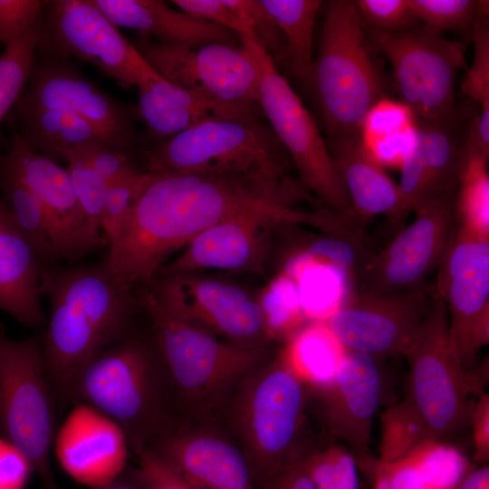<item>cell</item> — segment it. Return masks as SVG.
<instances>
[{
    "mask_svg": "<svg viewBox=\"0 0 489 489\" xmlns=\"http://www.w3.org/2000/svg\"><path fill=\"white\" fill-rule=\"evenodd\" d=\"M153 173L123 232L102 260L111 274L131 288L153 280L172 253L217 222L263 203L295 206L300 199L292 179Z\"/></svg>",
    "mask_w": 489,
    "mask_h": 489,
    "instance_id": "obj_1",
    "label": "cell"
},
{
    "mask_svg": "<svg viewBox=\"0 0 489 489\" xmlns=\"http://www.w3.org/2000/svg\"><path fill=\"white\" fill-rule=\"evenodd\" d=\"M103 261L42 265L40 290L50 302L43 339L44 371L59 411L71 404L74 380L97 353L133 331L138 298Z\"/></svg>",
    "mask_w": 489,
    "mask_h": 489,
    "instance_id": "obj_2",
    "label": "cell"
},
{
    "mask_svg": "<svg viewBox=\"0 0 489 489\" xmlns=\"http://www.w3.org/2000/svg\"><path fill=\"white\" fill-rule=\"evenodd\" d=\"M85 404L115 424L135 454L179 420L152 335L134 331L92 357L77 375L71 404Z\"/></svg>",
    "mask_w": 489,
    "mask_h": 489,
    "instance_id": "obj_3",
    "label": "cell"
},
{
    "mask_svg": "<svg viewBox=\"0 0 489 489\" xmlns=\"http://www.w3.org/2000/svg\"><path fill=\"white\" fill-rule=\"evenodd\" d=\"M165 367L179 418L207 414L226 402L239 384L264 363L263 346L246 347L163 310L144 286L138 292Z\"/></svg>",
    "mask_w": 489,
    "mask_h": 489,
    "instance_id": "obj_4",
    "label": "cell"
},
{
    "mask_svg": "<svg viewBox=\"0 0 489 489\" xmlns=\"http://www.w3.org/2000/svg\"><path fill=\"white\" fill-rule=\"evenodd\" d=\"M147 171L281 181L292 162L262 110L206 118L144 150Z\"/></svg>",
    "mask_w": 489,
    "mask_h": 489,
    "instance_id": "obj_5",
    "label": "cell"
},
{
    "mask_svg": "<svg viewBox=\"0 0 489 489\" xmlns=\"http://www.w3.org/2000/svg\"><path fill=\"white\" fill-rule=\"evenodd\" d=\"M323 5L319 53L302 82L331 137L360 131L367 114L384 98V85L354 1Z\"/></svg>",
    "mask_w": 489,
    "mask_h": 489,
    "instance_id": "obj_6",
    "label": "cell"
},
{
    "mask_svg": "<svg viewBox=\"0 0 489 489\" xmlns=\"http://www.w3.org/2000/svg\"><path fill=\"white\" fill-rule=\"evenodd\" d=\"M304 388L280 352L251 372L227 400L231 427L261 489L302 456L296 446L304 416Z\"/></svg>",
    "mask_w": 489,
    "mask_h": 489,
    "instance_id": "obj_7",
    "label": "cell"
},
{
    "mask_svg": "<svg viewBox=\"0 0 489 489\" xmlns=\"http://www.w3.org/2000/svg\"><path fill=\"white\" fill-rule=\"evenodd\" d=\"M433 288V287H432ZM408 362L405 398L434 437L446 440L469 426L488 378V360L466 370L453 348L445 302L433 291L429 309L404 355Z\"/></svg>",
    "mask_w": 489,
    "mask_h": 489,
    "instance_id": "obj_8",
    "label": "cell"
},
{
    "mask_svg": "<svg viewBox=\"0 0 489 489\" xmlns=\"http://www.w3.org/2000/svg\"><path fill=\"white\" fill-rule=\"evenodd\" d=\"M58 413L44 371L42 336L13 340L0 332V431L44 489H60L50 460Z\"/></svg>",
    "mask_w": 489,
    "mask_h": 489,
    "instance_id": "obj_9",
    "label": "cell"
},
{
    "mask_svg": "<svg viewBox=\"0 0 489 489\" xmlns=\"http://www.w3.org/2000/svg\"><path fill=\"white\" fill-rule=\"evenodd\" d=\"M282 224L308 225L338 239H345L350 234L346 220L328 208L306 211L282 202H266L203 231L176 259L164 264L157 276L208 269L259 273L272 234Z\"/></svg>",
    "mask_w": 489,
    "mask_h": 489,
    "instance_id": "obj_10",
    "label": "cell"
},
{
    "mask_svg": "<svg viewBox=\"0 0 489 489\" xmlns=\"http://www.w3.org/2000/svg\"><path fill=\"white\" fill-rule=\"evenodd\" d=\"M240 38L257 62L260 108L290 156L301 182L326 208L358 223L325 139L309 110L254 35L246 32Z\"/></svg>",
    "mask_w": 489,
    "mask_h": 489,
    "instance_id": "obj_11",
    "label": "cell"
},
{
    "mask_svg": "<svg viewBox=\"0 0 489 489\" xmlns=\"http://www.w3.org/2000/svg\"><path fill=\"white\" fill-rule=\"evenodd\" d=\"M364 28L372 45L389 62L401 103L415 120H459L455 85L458 70L465 67L462 43L421 23L398 32Z\"/></svg>",
    "mask_w": 489,
    "mask_h": 489,
    "instance_id": "obj_12",
    "label": "cell"
},
{
    "mask_svg": "<svg viewBox=\"0 0 489 489\" xmlns=\"http://www.w3.org/2000/svg\"><path fill=\"white\" fill-rule=\"evenodd\" d=\"M131 43L168 82L225 105L261 110L259 69L246 44L167 45L140 34Z\"/></svg>",
    "mask_w": 489,
    "mask_h": 489,
    "instance_id": "obj_13",
    "label": "cell"
},
{
    "mask_svg": "<svg viewBox=\"0 0 489 489\" xmlns=\"http://www.w3.org/2000/svg\"><path fill=\"white\" fill-rule=\"evenodd\" d=\"M43 4L37 44L43 54L88 62L124 89L137 86L141 77L154 72L94 0Z\"/></svg>",
    "mask_w": 489,
    "mask_h": 489,
    "instance_id": "obj_14",
    "label": "cell"
},
{
    "mask_svg": "<svg viewBox=\"0 0 489 489\" xmlns=\"http://www.w3.org/2000/svg\"><path fill=\"white\" fill-rule=\"evenodd\" d=\"M455 197L446 194L420 206L412 223L379 253L367 256L357 273L360 292H403L427 284L455 237Z\"/></svg>",
    "mask_w": 489,
    "mask_h": 489,
    "instance_id": "obj_15",
    "label": "cell"
},
{
    "mask_svg": "<svg viewBox=\"0 0 489 489\" xmlns=\"http://www.w3.org/2000/svg\"><path fill=\"white\" fill-rule=\"evenodd\" d=\"M145 285L167 312L227 341L260 347L267 340L258 300L236 284L180 273L158 275Z\"/></svg>",
    "mask_w": 489,
    "mask_h": 489,
    "instance_id": "obj_16",
    "label": "cell"
},
{
    "mask_svg": "<svg viewBox=\"0 0 489 489\" xmlns=\"http://www.w3.org/2000/svg\"><path fill=\"white\" fill-rule=\"evenodd\" d=\"M433 291L445 302L456 356L471 371L478 352L489 342V241L456 231L437 267Z\"/></svg>",
    "mask_w": 489,
    "mask_h": 489,
    "instance_id": "obj_17",
    "label": "cell"
},
{
    "mask_svg": "<svg viewBox=\"0 0 489 489\" xmlns=\"http://www.w3.org/2000/svg\"><path fill=\"white\" fill-rule=\"evenodd\" d=\"M433 295L427 284L417 289L361 293L347 299L326 321L350 351L374 358L405 355Z\"/></svg>",
    "mask_w": 489,
    "mask_h": 489,
    "instance_id": "obj_18",
    "label": "cell"
},
{
    "mask_svg": "<svg viewBox=\"0 0 489 489\" xmlns=\"http://www.w3.org/2000/svg\"><path fill=\"white\" fill-rule=\"evenodd\" d=\"M19 101L75 114L98 128L116 149L129 151L135 142L134 111L89 81L67 59L50 55L40 59L35 54Z\"/></svg>",
    "mask_w": 489,
    "mask_h": 489,
    "instance_id": "obj_19",
    "label": "cell"
},
{
    "mask_svg": "<svg viewBox=\"0 0 489 489\" xmlns=\"http://www.w3.org/2000/svg\"><path fill=\"white\" fill-rule=\"evenodd\" d=\"M0 169L20 180L45 209L56 239L57 261L77 260L108 244L91 228L66 168L34 150L19 135L2 158Z\"/></svg>",
    "mask_w": 489,
    "mask_h": 489,
    "instance_id": "obj_20",
    "label": "cell"
},
{
    "mask_svg": "<svg viewBox=\"0 0 489 489\" xmlns=\"http://www.w3.org/2000/svg\"><path fill=\"white\" fill-rule=\"evenodd\" d=\"M146 449L199 489H254L241 447L214 427L180 419Z\"/></svg>",
    "mask_w": 489,
    "mask_h": 489,
    "instance_id": "obj_21",
    "label": "cell"
},
{
    "mask_svg": "<svg viewBox=\"0 0 489 489\" xmlns=\"http://www.w3.org/2000/svg\"><path fill=\"white\" fill-rule=\"evenodd\" d=\"M317 391L326 428L347 444L358 466L366 470L375 460L371 429L383 391L377 359L348 350L333 381Z\"/></svg>",
    "mask_w": 489,
    "mask_h": 489,
    "instance_id": "obj_22",
    "label": "cell"
},
{
    "mask_svg": "<svg viewBox=\"0 0 489 489\" xmlns=\"http://www.w3.org/2000/svg\"><path fill=\"white\" fill-rule=\"evenodd\" d=\"M53 447L64 471L94 489L110 484L123 473L129 448L117 424L82 403L73 405L58 428Z\"/></svg>",
    "mask_w": 489,
    "mask_h": 489,
    "instance_id": "obj_23",
    "label": "cell"
},
{
    "mask_svg": "<svg viewBox=\"0 0 489 489\" xmlns=\"http://www.w3.org/2000/svg\"><path fill=\"white\" fill-rule=\"evenodd\" d=\"M457 121L416 120L414 142L401 163L398 184L407 215L431 199L456 192L464 156Z\"/></svg>",
    "mask_w": 489,
    "mask_h": 489,
    "instance_id": "obj_24",
    "label": "cell"
},
{
    "mask_svg": "<svg viewBox=\"0 0 489 489\" xmlns=\"http://www.w3.org/2000/svg\"><path fill=\"white\" fill-rule=\"evenodd\" d=\"M325 142L360 225L379 215L392 222L406 217L398 184L367 150L360 131L327 137Z\"/></svg>",
    "mask_w": 489,
    "mask_h": 489,
    "instance_id": "obj_25",
    "label": "cell"
},
{
    "mask_svg": "<svg viewBox=\"0 0 489 489\" xmlns=\"http://www.w3.org/2000/svg\"><path fill=\"white\" fill-rule=\"evenodd\" d=\"M117 26L167 45L197 46L209 43L242 45L234 31L177 11L159 0H94Z\"/></svg>",
    "mask_w": 489,
    "mask_h": 489,
    "instance_id": "obj_26",
    "label": "cell"
},
{
    "mask_svg": "<svg viewBox=\"0 0 489 489\" xmlns=\"http://www.w3.org/2000/svg\"><path fill=\"white\" fill-rule=\"evenodd\" d=\"M41 268L32 244L0 202V311L33 330L47 323L41 302Z\"/></svg>",
    "mask_w": 489,
    "mask_h": 489,
    "instance_id": "obj_27",
    "label": "cell"
},
{
    "mask_svg": "<svg viewBox=\"0 0 489 489\" xmlns=\"http://www.w3.org/2000/svg\"><path fill=\"white\" fill-rule=\"evenodd\" d=\"M390 489H455L475 467L465 455L446 440L430 437L403 457L377 459Z\"/></svg>",
    "mask_w": 489,
    "mask_h": 489,
    "instance_id": "obj_28",
    "label": "cell"
},
{
    "mask_svg": "<svg viewBox=\"0 0 489 489\" xmlns=\"http://www.w3.org/2000/svg\"><path fill=\"white\" fill-rule=\"evenodd\" d=\"M22 139L36 152L54 160L84 147L114 148L98 128L88 120L63 110L16 103ZM116 149V148H115Z\"/></svg>",
    "mask_w": 489,
    "mask_h": 489,
    "instance_id": "obj_29",
    "label": "cell"
},
{
    "mask_svg": "<svg viewBox=\"0 0 489 489\" xmlns=\"http://www.w3.org/2000/svg\"><path fill=\"white\" fill-rule=\"evenodd\" d=\"M347 352L326 321H311L286 341L281 354L295 377L317 390L333 381Z\"/></svg>",
    "mask_w": 489,
    "mask_h": 489,
    "instance_id": "obj_30",
    "label": "cell"
},
{
    "mask_svg": "<svg viewBox=\"0 0 489 489\" xmlns=\"http://www.w3.org/2000/svg\"><path fill=\"white\" fill-rule=\"evenodd\" d=\"M488 158L464 139V156L455 197L457 231L489 241Z\"/></svg>",
    "mask_w": 489,
    "mask_h": 489,
    "instance_id": "obj_31",
    "label": "cell"
},
{
    "mask_svg": "<svg viewBox=\"0 0 489 489\" xmlns=\"http://www.w3.org/2000/svg\"><path fill=\"white\" fill-rule=\"evenodd\" d=\"M283 35L289 72L302 81L312 64V37L320 0H261Z\"/></svg>",
    "mask_w": 489,
    "mask_h": 489,
    "instance_id": "obj_32",
    "label": "cell"
},
{
    "mask_svg": "<svg viewBox=\"0 0 489 489\" xmlns=\"http://www.w3.org/2000/svg\"><path fill=\"white\" fill-rule=\"evenodd\" d=\"M283 273L294 281L309 321H328L342 304L338 292L344 274L306 251L289 260Z\"/></svg>",
    "mask_w": 489,
    "mask_h": 489,
    "instance_id": "obj_33",
    "label": "cell"
},
{
    "mask_svg": "<svg viewBox=\"0 0 489 489\" xmlns=\"http://www.w3.org/2000/svg\"><path fill=\"white\" fill-rule=\"evenodd\" d=\"M4 203L34 249L42 265L57 261L54 232L49 216L36 197L15 177L0 169Z\"/></svg>",
    "mask_w": 489,
    "mask_h": 489,
    "instance_id": "obj_34",
    "label": "cell"
},
{
    "mask_svg": "<svg viewBox=\"0 0 489 489\" xmlns=\"http://www.w3.org/2000/svg\"><path fill=\"white\" fill-rule=\"evenodd\" d=\"M257 300L267 339L286 342L306 323L296 284L284 273L274 277Z\"/></svg>",
    "mask_w": 489,
    "mask_h": 489,
    "instance_id": "obj_35",
    "label": "cell"
},
{
    "mask_svg": "<svg viewBox=\"0 0 489 489\" xmlns=\"http://www.w3.org/2000/svg\"><path fill=\"white\" fill-rule=\"evenodd\" d=\"M379 462L389 463L403 457L430 437L431 431L417 410L404 398L390 405L381 414Z\"/></svg>",
    "mask_w": 489,
    "mask_h": 489,
    "instance_id": "obj_36",
    "label": "cell"
},
{
    "mask_svg": "<svg viewBox=\"0 0 489 489\" xmlns=\"http://www.w3.org/2000/svg\"><path fill=\"white\" fill-rule=\"evenodd\" d=\"M41 24L42 21L6 46L0 55V122L16 105L26 88L37 51Z\"/></svg>",
    "mask_w": 489,
    "mask_h": 489,
    "instance_id": "obj_37",
    "label": "cell"
},
{
    "mask_svg": "<svg viewBox=\"0 0 489 489\" xmlns=\"http://www.w3.org/2000/svg\"><path fill=\"white\" fill-rule=\"evenodd\" d=\"M139 104L136 109L147 128V136L154 143L169 139L200 120L215 116L177 107L155 96L139 83Z\"/></svg>",
    "mask_w": 489,
    "mask_h": 489,
    "instance_id": "obj_38",
    "label": "cell"
},
{
    "mask_svg": "<svg viewBox=\"0 0 489 489\" xmlns=\"http://www.w3.org/2000/svg\"><path fill=\"white\" fill-rule=\"evenodd\" d=\"M302 459L316 489H359L358 464L349 449L330 446Z\"/></svg>",
    "mask_w": 489,
    "mask_h": 489,
    "instance_id": "obj_39",
    "label": "cell"
},
{
    "mask_svg": "<svg viewBox=\"0 0 489 489\" xmlns=\"http://www.w3.org/2000/svg\"><path fill=\"white\" fill-rule=\"evenodd\" d=\"M153 176V172L143 170L129 179L107 187L101 229L109 246L114 244L120 236L139 196Z\"/></svg>",
    "mask_w": 489,
    "mask_h": 489,
    "instance_id": "obj_40",
    "label": "cell"
},
{
    "mask_svg": "<svg viewBox=\"0 0 489 489\" xmlns=\"http://www.w3.org/2000/svg\"><path fill=\"white\" fill-rule=\"evenodd\" d=\"M488 1H478L471 36L475 57L462 83L463 94L489 109V19Z\"/></svg>",
    "mask_w": 489,
    "mask_h": 489,
    "instance_id": "obj_41",
    "label": "cell"
},
{
    "mask_svg": "<svg viewBox=\"0 0 489 489\" xmlns=\"http://www.w3.org/2000/svg\"><path fill=\"white\" fill-rule=\"evenodd\" d=\"M477 4L475 0H409L418 22L441 33L471 32Z\"/></svg>",
    "mask_w": 489,
    "mask_h": 489,
    "instance_id": "obj_42",
    "label": "cell"
},
{
    "mask_svg": "<svg viewBox=\"0 0 489 489\" xmlns=\"http://www.w3.org/2000/svg\"><path fill=\"white\" fill-rule=\"evenodd\" d=\"M66 170L75 197L91 228L100 234L104 211L107 184L87 162L68 157Z\"/></svg>",
    "mask_w": 489,
    "mask_h": 489,
    "instance_id": "obj_43",
    "label": "cell"
},
{
    "mask_svg": "<svg viewBox=\"0 0 489 489\" xmlns=\"http://www.w3.org/2000/svg\"><path fill=\"white\" fill-rule=\"evenodd\" d=\"M239 20L246 32H250L258 43L271 55L274 63L282 61L285 41L273 17L261 0H223Z\"/></svg>",
    "mask_w": 489,
    "mask_h": 489,
    "instance_id": "obj_44",
    "label": "cell"
},
{
    "mask_svg": "<svg viewBox=\"0 0 489 489\" xmlns=\"http://www.w3.org/2000/svg\"><path fill=\"white\" fill-rule=\"evenodd\" d=\"M354 4L366 28L398 32L417 24L409 0H356Z\"/></svg>",
    "mask_w": 489,
    "mask_h": 489,
    "instance_id": "obj_45",
    "label": "cell"
},
{
    "mask_svg": "<svg viewBox=\"0 0 489 489\" xmlns=\"http://www.w3.org/2000/svg\"><path fill=\"white\" fill-rule=\"evenodd\" d=\"M85 162L100 175L107 186L129 179L140 170L129 155L128 151L106 145H93L79 149L68 154Z\"/></svg>",
    "mask_w": 489,
    "mask_h": 489,
    "instance_id": "obj_46",
    "label": "cell"
},
{
    "mask_svg": "<svg viewBox=\"0 0 489 489\" xmlns=\"http://www.w3.org/2000/svg\"><path fill=\"white\" fill-rule=\"evenodd\" d=\"M44 4L39 0H0V43L5 47L43 19Z\"/></svg>",
    "mask_w": 489,
    "mask_h": 489,
    "instance_id": "obj_47",
    "label": "cell"
},
{
    "mask_svg": "<svg viewBox=\"0 0 489 489\" xmlns=\"http://www.w3.org/2000/svg\"><path fill=\"white\" fill-rule=\"evenodd\" d=\"M138 471L147 489H199L148 449L136 454Z\"/></svg>",
    "mask_w": 489,
    "mask_h": 489,
    "instance_id": "obj_48",
    "label": "cell"
},
{
    "mask_svg": "<svg viewBox=\"0 0 489 489\" xmlns=\"http://www.w3.org/2000/svg\"><path fill=\"white\" fill-rule=\"evenodd\" d=\"M172 3L190 15L225 27L238 35L246 32L223 0H174Z\"/></svg>",
    "mask_w": 489,
    "mask_h": 489,
    "instance_id": "obj_49",
    "label": "cell"
},
{
    "mask_svg": "<svg viewBox=\"0 0 489 489\" xmlns=\"http://www.w3.org/2000/svg\"><path fill=\"white\" fill-rule=\"evenodd\" d=\"M469 425L472 427L474 459L487 465L489 459V396L487 393L479 395L471 412Z\"/></svg>",
    "mask_w": 489,
    "mask_h": 489,
    "instance_id": "obj_50",
    "label": "cell"
},
{
    "mask_svg": "<svg viewBox=\"0 0 489 489\" xmlns=\"http://www.w3.org/2000/svg\"><path fill=\"white\" fill-rule=\"evenodd\" d=\"M264 489H316L303 463L302 456L279 471Z\"/></svg>",
    "mask_w": 489,
    "mask_h": 489,
    "instance_id": "obj_51",
    "label": "cell"
},
{
    "mask_svg": "<svg viewBox=\"0 0 489 489\" xmlns=\"http://www.w3.org/2000/svg\"><path fill=\"white\" fill-rule=\"evenodd\" d=\"M465 141L489 158V109H482L469 123Z\"/></svg>",
    "mask_w": 489,
    "mask_h": 489,
    "instance_id": "obj_52",
    "label": "cell"
},
{
    "mask_svg": "<svg viewBox=\"0 0 489 489\" xmlns=\"http://www.w3.org/2000/svg\"><path fill=\"white\" fill-rule=\"evenodd\" d=\"M455 489H489L488 465L474 467Z\"/></svg>",
    "mask_w": 489,
    "mask_h": 489,
    "instance_id": "obj_53",
    "label": "cell"
},
{
    "mask_svg": "<svg viewBox=\"0 0 489 489\" xmlns=\"http://www.w3.org/2000/svg\"><path fill=\"white\" fill-rule=\"evenodd\" d=\"M100 489H147L138 469L132 473L125 470L110 484Z\"/></svg>",
    "mask_w": 489,
    "mask_h": 489,
    "instance_id": "obj_54",
    "label": "cell"
},
{
    "mask_svg": "<svg viewBox=\"0 0 489 489\" xmlns=\"http://www.w3.org/2000/svg\"><path fill=\"white\" fill-rule=\"evenodd\" d=\"M367 472L373 480L372 489H390L387 475L377 464V458L370 465Z\"/></svg>",
    "mask_w": 489,
    "mask_h": 489,
    "instance_id": "obj_55",
    "label": "cell"
}]
</instances>
